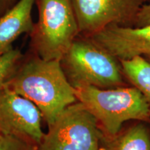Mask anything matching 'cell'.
I'll return each instance as SVG.
<instances>
[{
    "instance_id": "6da1fadb",
    "label": "cell",
    "mask_w": 150,
    "mask_h": 150,
    "mask_svg": "<svg viewBox=\"0 0 150 150\" xmlns=\"http://www.w3.org/2000/svg\"><path fill=\"white\" fill-rule=\"evenodd\" d=\"M6 87L33 102L47 126L65 108L78 101L61 61H46L35 54L20 63Z\"/></svg>"
},
{
    "instance_id": "7a4b0ae2",
    "label": "cell",
    "mask_w": 150,
    "mask_h": 150,
    "mask_svg": "<svg viewBox=\"0 0 150 150\" xmlns=\"http://www.w3.org/2000/svg\"><path fill=\"white\" fill-rule=\"evenodd\" d=\"M67 79L74 88L93 86L102 89L131 86L120 61L91 38L79 35L61 60Z\"/></svg>"
},
{
    "instance_id": "3957f363",
    "label": "cell",
    "mask_w": 150,
    "mask_h": 150,
    "mask_svg": "<svg viewBox=\"0 0 150 150\" xmlns=\"http://www.w3.org/2000/svg\"><path fill=\"white\" fill-rule=\"evenodd\" d=\"M75 95L98 122L104 135L112 136L127 122L150 124V112L145 97L133 86L102 89L93 86L74 88Z\"/></svg>"
},
{
    "instance_id": "277c9868",
    "label": "cell",
    "mask_w": 150,
    "mask_h": 150,
    "mask_svg": "<svg viewBox=\"0 0 150 150\" xmlns=\"http://www.w3.org/2000/svg\"><path fill=\"white\" fill-rule=\"evenodd\" d=\"M38 18L31 37L33 53L41 59L61 61L79 35L70 0H35Z\"/></svg>"
},
{
    "instance_id": "5b68a950",
    "label": "cell",
    "mask_w": 150,
    "mask_h": 150,
    "mask_svg": "<svg viewBox=\"0 0 150 150\" xmlns=\"http://www.w3.org/2000/svg\"><path fill=\"white\" fill-rule=\"evenodd\" d=\"M104 136L95 116L77 101L49 125L38 150H102Z\"/></svg>"
},
{
    "instance_id": "8992f818",
    "label": "cell",
    "mask_w": 150,
    "mask_h": 150,
    "mask_svg": "<svg viewBox=\"0 0 150 150\" xmlns=\"http://www.w3.org/2000/svg\"><path fill=\"white\" fill-rule=\"evenodd\" d=\"M149 0H70L79 35L89 36L110 24L134 27L140 8Z\"/></svg>"
},
{
    "instance_id": "52a82bcc",
    "label": "cell",
    "mask_w": 150,
    "mask_h": 150,
    "mask_svg": "<svg viewBox=\"0 0 150 150\" xmlns=\"http://www.w3.org/2000/svg\"><path fill=\"white\" fill-rule=\"evenodd\" d=\"M42 114L25 97L6 87L0 91V135H12L38 145L45 133Z\"/></svg>"
},
{
    "instance_id": "ba28073f",
    "label": "cell",
    "mask_w": 150,
    "mask_h": 150,
    "mask_svg": "<svg viewBox=\"0 0 150 150\" xmlns=\"http://www.w3.org/2000/svg\"><path fill=\"white\" fill-rule=\"evenodd\" d=\"M88 37L119 61L150 54V24L140 27L110 24Z\"/></svg>"
},
{
    "instance_id": "9c48e42d",
    "label": "cell",
    "mask_w": 150,
    "mask_h": 150,
    "mask_svg": "<svg viewBox=\"0 0 150 150\" xmlns=\"http://www.w3.org/2000/svg\"><path fill=\"white\" fill-rule=\"evenodd\" d=\"M35 4V0H18L0 16V55L12 49L13 43L20 35L32 32L34 27L32 10Z\"/></svg>"
},
{
    "instance_id": "30bf717a",
    "label": "cell",
    "mask_w": 150,
    "mask_h": 150,
    "mask_svg": "<svg viewBox=\"0 0 150 150\" xmlns=\"http://www.w3.org/2000/svg\"><path fill=\"white\" fill-rule=\"evenodd\" d=\"M102 150H150V124L135 120L112 136H104Z\"/></svg>"
},
{
    "instance_id": "8fae6325",
    "label": "cell",
    "mask_w": 150,
    "mask_h": 150,
    "mask_svg": "<svg viewBox=\"0 0 150 150\" xmlns=\"http://www.w3.org/2000/svg\"><path fill=\"white\" fill-rule=\"evenodd\" d=\"M120 61L125 77L143 95L150 112V62L144 56Z\"/></svg>"
},
{
    "instance_id": "7c38bea8",
    "label": "cell",
    "mask_w": 150,
    "mask_h": 150,
    "mask_svg": "<svg viewBox=\"0 0 150 150\" xmlns=\"http://www.w3.org/2000/svg\"><path fill=\"white\" fill-rule=\"evenodd\" d=\"M23 54L18 49H11L0 55V91L20 65Z\"/></svg>"
},
{
    "instance_id": "4fadbf2b",
    "label": "cell",
    "mask_w": 150,
    "mask_h": 150,
    "mask_svg": "<svg viewBox=\"0 0 150 150\" xmlns=\"http://www.w3.org/2000/svg\"><path fill=\"white\" fill-rule=\"evenodd\" d=\"M0 150H38V145L21 137L0 135Z\"/></svg>"
},
{
    "instance_id": "5bb4252c",
    "label": "cell",
    "mask_w": 150,
    "mask_h": 150,
    "mask_svg": "<svg viewBox=\"0 0 150 150\" xmlns=\"http://www.w3.org/2000/svg\"><path fill=\"white\" fill-rule=\"evenodd\" d=\"M150 24V0L145 4L138 12L134 27H140Z\"/></svg>"
},
{
    "instance_id": "9a60e30c",
    "label": "cell",
    "mask_w": 150,
    "mask_h": 150,
    "mask_svg": "<svg viewBox=\"0 0 150 150\" xmlns=\"http://www.w3.org/2000/svg\"><path fill=\"white\" fill-rule=\"evenodd\" d=\"M18 1V0H0V16L13 6Z\"/></svg>"
},
{
    "instance_id": "2e32d148",
    "label": "cell",
    "mask_w": 150,
    "mask_h": 150,
    "mask_svg": "<svg viewBox=\"0 0 150 150\" xmlns=\"http://www.w3.org/2000/svg\"><path fill=\"white\" fill-rule=\"evenodd\" d=\"M144 57H145V59H147L148 61L150 62V54H148V55H146V56H144Z\"/></svg>"
}]
</instances>
